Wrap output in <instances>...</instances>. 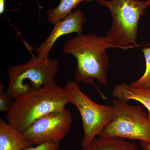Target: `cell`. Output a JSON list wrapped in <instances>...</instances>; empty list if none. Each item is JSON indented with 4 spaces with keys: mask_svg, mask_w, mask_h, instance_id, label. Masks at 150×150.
Masks as SVG:
<instances>
[{
    "mask_svg": "<svg viewBox=\"0 0 150 150\" xmlns=\"http://www.w3.org/2000/svg\"><path fill=\"white\" fill-rule=\"evenodd\" d=\"M14 99L9 96L6 90H4V86L0 83V110L2 112H8Z\"/></svg>",
    "mask_w": 150,
    "mask_h": 150,
    "instance_id": "obj_14",
    "label": "cell"
},
{
    "mask_svg": "<svg viewBox=\"0 0 150 150\" xmlns=\"http://www.w3.org/2000/svg\"><path fill=\"white\" fill-rule=\"evenodd\" d=\"M5 9V0H0V14H2Z\"/></svg>",
    "mask_w": 150,
    "mask_h": 150,
    "instance_id": "obj_17",
    "label": "cell"
},
{
    "mask_svg": "<svg viewBox=\"0 0 150 150\" xmlns=\"http://www.w3.org/2000/svg\"><path fill=\"white\" fill-rule=\"evenodd\" d=\"M82 150H139L134 142L120 137L95 138L90 144Z\"/></svg>",
    "mask_w": 150,
    "mask_h": 150,
    "instance_id": "obj_11",
    "label": "cell"
},
{
    "mask_svg": "<svg viewBox=\"0 0 150 150\" xmlns=\"http://www.w3.org/2000/svg\"><path fill=\"white\" fill-rule=\"evenodd\" d=\"M98 0H95L97 2ZM83 1H91V0H60V3L55 8L49 9L47 12L49 22L55 25L58 22L71 13L73 9Z\"/></svg>",
    "mask_w": 150,
    "mask_h": 150,
    "instance_id": "obj_12",
    "label": "cell"
},
{
    "mask_svg": "<svg viewBox=\"0 0 150 150\" xmlns=\"http://www.w3.org/2000/svg\"><path fill=\"white\" fill-rule=\"evenodd\" d=\"M114 98L121 102L128 103L130 100L139 101L149 111L148 118L150 120V89L133 87L127 84L121 83L114 87L112 93Z\"/></svg>",
    "mask_w": 150,
    "mask_h": 150,
    "instance_id": "obj_10",
    "label": "cell"
},
{
    "mask_svg": "<svg viewBox=\"0 0 150 150\" xmlns=\"http://www.w3.org/2000/svg\"><path fill=\"white\" fill-rule=\"evenodd\" d=\"M59 61L48 57L32 56L23 64L11 66L7 71L9 84L7 92L13 99L39 90L44 86L56 83Z\"/></svg>",
    "mask_w": 150,
    "mask_h": 150,
    "instance_id": "obj_4",
    "label": "cell"
},
{
    "mask_svg": "<svg viewBox=\"0 0 150 150\" xmlns=\"http://www.w3.org/2000/svg\"><path fill=\"white\" fill-rule=\"evenodd\" d=\"M115 116L99 137H120L150 144V120L140 105H131L114 98L112 101Z\"/></svg>",
    "mask_w": 150,
    "mask_h": 150,
    "instance_id": "obj_6",
    "label": "cell"
},
{
    "mask_svg": "<svg viewBox=\"0 0 150 150\" xmlns=\"http://www.w3.org/2000/svg\"><path fill=\"white\" fill-rule=\"evenodd\" d=\"M70 103L74 105L80 113L84 130L82 148L90 144L96 136H99L105 126L113 120L115 108L113 105L97 104L81 90L77 83L68 82L64 88Z\"/></svg>",
    "mask_w": 150,
    "mask_h": 150,
    "instance_id": "obj_5",
    "label": "cell"
},
{
    "mask_svg": "<svg viewBox=\"0 0 150 150\" xmlns=\"http://www.w3.org/2000/svg\"><path fill=\"white\" fill-rule=\"evenodd\" d=\"M86 23L85 15L80 10H77L58 22L47 38L36 48L38 57L41 59H48L50 51L59 38L72 33H83V26Z\"/></svg>",
    "mask_w": 150,
    "mask_h": 150,
    "instance_id": "obj_8",
    "label": "cell"
},
{
    "mask_svg": "<svg viewBox=\"0 0 150 150\" xmlns=\"http://www.w3.org/2000/svg\"><path fill=\"white\" fill-rule=\"evenodd\" d=\"M60 145V142H49L24 150H58Z\"/></svg>",
    "mask_w": 150,
    "mask_h": 150,
    "instance_id": "obj_15",
    "label": "cell"
},
{
    "mask_svg": "<svg viewBox=\"0 0 150 150\" xmlns=\"http://www.w3.org/2000/svg\"><path fill=\"white\" fill-rule=\"evenodd\" d=\"M70 103L64 88L49 84L37 91L14 99L6 120L22 133L33 122L50 112L65 109Z\"/></svg>",
    "mask_w": 150,
    "mask_h": 150,
    "instance_id": "obj_2",
    "label": "cell"
},
{
    "mask_svg": "<svg viewBox=\"0 0 150 150\" xmlns=\"http://www.w3.org/2000/svg\"><path fill=\"white\" fill-rule=\"evenodd\" d=\"M32 146L22 133L0 119V150H24Z\"/></svg>",
    "mask_w": 150,
    "mask_h": 150,
    "instance_id": "obj_9",
    "label": "cell"
},
{
    "mask_svg": "<svg viewBox=\"0 0 150 150\" xmlns=\"http://www.w3.org/2000/svg\"><path fill=\"white\" fill-rule=\"evenodd\" d=\"M114 48L106 35L90 33L78 34L66 42L63 51L72 55L76 59L75 81L95 86L94 80L108 85L107 69L109 58L106 49Z\"/></svg>",
    "mask_w": 150,
    "mask_h": 150,
    "instance_id": "obj_1",
    "label": "cell"
},
{
    "mask_svg": "<svg viewBox=\"0 0 150 150\" xmlns=\"http://www.w3.org/2000/svg\"><path fill=\"white\" fill-rule=\"evenodd\" d=\"M96 2L111 13L112 24L106 36L114 48L128 50L139 46L138 25L150 6V0H98Z\"/></svg>",
    "mask_w": 150,
    "mask_h": 150,
    "instance_id": "obj_3",
    "label": "cell"
},
{
    "mask_svg": "<svg viewBox=\"0 0 150 150\" xmlns=\"http://www.w3.org/2000/svg\"><path fill=\"white\" fill-rule=\"evenodd\" d=\"M140 146L144 150H150V144L148 142L140 141Z\"/></svg>",
    "mask_w": 150,
    "mask_h": 150,
    "instance_id": "obj_16",
    "label": "cell"
},
{
    "mask_svg": "<svg viewBox=\"0 0 150 150\" xmlns=\"http://www.w3.org/2000/svg\"><path fill=\"white\" fill-rule=\"evenodd\" d=\"M142 51L146 61L145 72L141 78L132 83L130 86L137 88L150 89V47H143Z\"/></svg>",
    "mask_w": 150,
    "mask_h": 150,
    "instance_id": "obj_13",
    "label": "cell"
},
{
    "mask_svg": "<svg viewBox=\"0 0 150 150\" xmlns=\"http://www.w3.org/2000/svg\"><path fill=\"white\" fill-rule=\"evenodd\" d=\"M73 118L69 110L54 111L38 119L22 134L30 145L60 142L69 131Z\"/></svg>",
    "mask_w": 150,
    "mask_h": 150,
    "instance_id": "obj_7",
    "label": "cell"
}]
</instances>
